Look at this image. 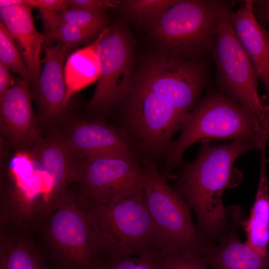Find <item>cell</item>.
<instances>
[{"label": "cell", "instance_id": "cell-1", "mask_svg": "<svg viewBox=\"0 0 269 269\" xmlns=\"http://www.w3.org/2000/svg\"><path fill=\"white\" fill-rule=\"evenodd\" d=\"M259 146L244 138L217 145L203 142L195 159L180 165L172 188L194 211L202 246L217 241L228 229L231 218L223 194L240 178L233 164L241 155Z\"/></svg>", "mask_w": 269, "mask_h": 269}, {"label": "cell", "instance_id": "cell-2", "mask_svg": "<svg viewBox=\"0 0 269 269\" xmlns=\"http://www.w3.org/2000/svg\"><path fill=\"white\" fill-rule=\"evenodd\" d=\"M179 137L170 144L162 174L182 164L185 151L197 142L248 139L260 145L268 128L241 104L221 91L208 93L184 117Z\"/></svg>", "mask_w": 269, "mask_h": 269}, {"label": "cell", "instance_id": "cell-3", "mask_svg": "<svg viewBox=\"0 0 269 269\" xmlns=\"http://www.w3.org/2000/svg\"><path fill=\"white\" fill-rule=\"evenodd\" d=\"M229 10L222 0H178L145 22L163 53L198 59L212 53L221 18Z\"/></svg>", "mask_w": 269, "mask_h": 269}, {"label": "cell", "instance_id": "cell-4", "mask_svg": "<svg viewBox=\"0 0 269 269\" xmlns=\"http://www.w3.org/2000/svg\"><path fill=\"white\" fill-rule=\"evenodd\" d=\"M41 232L58 266L69 269H99L105 252L84 204L76 191L60 197Z\"/></svg>", "mask_w": 269, "mask_h": 269}, {"label": "cell", "instance_id": "cell-5", "mask_svg": "<svg viewBox=\"0 0 269 269\" xmlns=\"http://www.w3.org/2000/svg\"><path fill=\"white\" fill-rule=\"evenodd\" d=\"M82 202L88 210L107 259L159 250L143 191L133 198L108 203Z\"/></svg>", "mask_w": 269, "mask_h": 269}, {"label": "cell", "instance_id": "cell-6", "mask_svg": "<svg viewBox=\"0 0 269 269\" xmlns=\"http://www.w3.org/2000/svg\"><path fill=\"white\" fill-rule=\"evenodd\" d=\"M145 169L135 154L108 153L79 158L75 183L79 199L108 203L135 197L143 191Z\"/></svg>", "mask_w": 269, "mask_h": 269}, {"label": "cell", "instance_id": "cell-7", "mask_svg": "<svg viewBox=\"0 0 269 269\" xmlns=\"http://www.w3.org/2000/svg\"><path fill=\"white\" fill-rule=\"evenodd\" d=\"M208 75L202 58H181L162 52L144 60L134 83L162 97L185 116L200 100Z\"/></svg>", "mask_w": 269, "mask_h": 269}, {"label": "cell", "instance_id": "cell-8", "mask_svg": "<svg viewBox=\"0 0 269 269\" xmlns=\"http://www.w3.org/2000/svg\"><path fill=\"white\" fill-rule=\"evenodd\" d=\"M144 200L153 224L159 250L171 247L201 250L192 210L167 183L154 162L142 161Z\"/></svg>", "mask_w": 269, "mask_h": 269}, {"label": "cell", "instance_id": "cell-9", "mask_svg": "<svg viewBox=\"0 0 269 269\" xmlns=\"http://www.w3.org/2000/svg\"><path fill=\"white\" fill-rule=\"evenodd\" d=\"M230 10L221 18L212 52L220 91L255 114L268 128L269 104L259 97L258 73L233 30Z\"/></svg>", "mask_w": 269, "mask_h": 269}, {"label": "cell", "instance_id": "cell-10", "mask_svg": "<svg viewBox=\"0 0 269 269\" xmlns=\"http://www.w3.org/2000/svg\"><path fill=\"white\" fill-rule=\"evenodd\" d=\"M124 102L125 123L138 148L151 156L165 154L185 116L162 97L135 83Z\"/></svg>", "mask_w": 269, "mask_h": 269}, {"label": "cell", "instance_id": "cell-11", "mask_svg": "<svg viewBox=\"0 0 269 269\" xmlns=\"http://www.w3.org/2000/svg\"><path fill=\"white\" fill-rule=\"evenodd\" d=\"M97 52L100 74L88 108L102 115L124 102L134 79L132 43L126 28L121 24L101 32Z\"/></svg>", "mask_w": 269, "mask_h": 269}, {"label": "cell", "instance_id": "cell-12", "mask_svg": "<svg viewBox=\"0 0 269 269\" xmlns=\"http://www.w3.org/2000/svg\"><path fill=\"white\" fill-rule=\"evenodd\" d=\"M72 48L64 45L45 46L43 66L37 83L30 85L37 108V118L43 131L54 129L67 115L70 101L64 66Z\"/></svg>", "mask_w": 269, "mask_h": 269}, {"label": "cell", "instance_id": "cell-13", "mask_svg": "<svg viewBox=\"0 0 269 269\" xmlns=\"http://www.w3.org/2000/svg\"><path fill=\"white\" fill-rule=\"evenodd\" d=\"M49 133L59 135L79 158L108 153L135 154L126 132L99 120L68 114Z\"/></svg>", "mask_w": 269, "mask_h": 269}, {"label": "cell", "instance_id": "cell-14", "mask_svg": "<svg viewBox=\"0 0 269 269\" xmlns=\"http://www.w3.org/2000/svg\"><path fill=\"white\" fill-rule=\"evenodd\" d=\"M31 100L30 81L18 77L0 99V135L18 151L26 152L43 135Z\"/></svg>", "mask_w": 269, "mask_h": 269}, {"label": "cell", "instance_id": "cell-15", "mask_svg": "<svg viewBox=\"0 0 269 269\" xmlns=\"http://www.w3.org/2000/svg\"><path fill=\"white\" fill-rule=\"evenodd\" d=\"M231 220L225 232L215 242L204 245L201 252L212 269H269V253L256 252L239 238V230L247 219L238 205L228 207Z\"/></svg>", "mask_w": 269, "mask_h": 269}, {"label": "cell", "instance_id": "cell-16", "mask_svg": "<svg viewBox=\"0 0 269 269\" xmlns=\"http://www.w3.org/2000/svg\"><path fill=\"white\" fill-rule=\"evenodd\" d=\"M26 152L35 162L55 199L75 183L79 158L57 134H43Z\"/></svg>", "mask_w": 269, "mask_h": 269}, {"label": "cell", "instance_id": "cell-17", "mask_svg": "<svg viewBox=\"0 0 269 269\" xmlns=\"http://www.w3.org/2000/svg\"><path fill=\"white\" fill-rule=\"evenodd\" d=\"M253 0H245L229 18L238 39L253 63L267 92L269 104V33L259 22Z\"/></svg>", "mask_w": 269, "mask_h": 269}, {"label": "cell", "instance_id": "cell-18", "mask_svg": "<svg viewBox=\"0 0 269 269\" xmlns=\"http://www.w3.org/2000/svg\"><path fill=\"white\" fill-rule=\"evenodd\" d=\"M31 8L26 5L0 8V21L16 43L30 77V85L35 84L41 71L40 53L46 41L44 34L35 28Z\"/></svg>", "mask_w": 269, "mask_h": 269}, {"label": "cell", "instance_id": "cell-19", "mask_svg": "<svg viewBox=\"0 0 269 269\" xmlns=\"http://www.w3.org/2000/svg\"><path fill=\"white\" fill-rule=\"evenodd\" d=\"M268 141V137H264L258 149L260 163L258 185L250 216L244 221L242 226L246 237L245 243L264 255L269 253V182L266 150Z\"/></svg>", "mask_w": 269, "mask_h": 269}, {"label": "cell", "instance_id": "cell-20", "mask_svg": "<svg viewBox=\"0 0 269 269\" xmlns=\"http://www.w3.org/2000/svg\"><path fill=\"white\" fill-rule=\"evenodd\" d=\"M0 269H49L28 233L0 229Z\"/></svg>", "mask_w": 269, "mask_h": 269}, {"label": "cell", "instance_id": "cell-21", "mask_svg": "<svg viewBox=\"0 0 269 269\" xmlns=\"http://www.w3.org/2000/svg\"><path fill=\"white\" fill-rule=\"evenodd\" d=\"M101 37V33L93 43L68 56L64 75L69 100L75 93L98 80L100 63L97 48Z\"/></svg>", "mask_w": 269, "mask_h": 269}, {"label": "cell", "instance_id": "cell-22", "mask_svg": "<svg viewBox=\"0 0 269 269\" xmlns=\"http://www.w3.org/2000/svg\"><path fill=\"white\" fill-rule=\"evenodd\" d=\"M162 269H207L208 265L200 250L168 248L160 250Z\"/></svg>", "mask_w": 269, "mask_h": 269}, {"label": "cell", "instance_id": "cell-23", "mask_svg": "<svg viewBox=\"0 0 269 269\" xmlns=\"http://www.w3.org/2000/svg\"><path fill=\"white\" fill-rule=\"evenodd\" d=\"M0 63L18 77L30 81L27 67L19 49L1 21H0Z\"/></svg>", "mask_w": 269, "mask_h": 269}, {"label": "cell", "instance_id": "cell-24", "mask_svg": "<svg viewBox=\"0 0 269 269\" xmlns=\"http://www.w3.org/2000/svg\"><path fill=\"white\" fill-rule=\"evenodd\" d=\"M99 269H162L160 250L108 259Z\"/></svg>", "mask_w": 269, "mask_h": 269}, {"label": "cell", "instance_id": "cell-25", "mask_svg": "<svg viewBox=\"0 0 269 269\" xmlns=\"http://www.w3.org/2000/svg\"><path fill=\"white\" fill-rule=\"evenodd\" d=\"M62 22H67L82 28L101 33L106 28L108 18L103 11L68 9L60 12Z\"/></svg>", "mask_w": 269, "mask_h": 269}, {"label": "cell", "instance_id": "cell-26", "mask_svg": "<svg viewBox=\"0 0 269 269\" xmlns=\"http://www.w3.org/2000/svg\"><path fill=\"white\" fill-rule=\"evenodd\" d=\"M178 0H128L121 2L124 10L134 18L146 21L157 16Z\"/></svg>", "mask_w": 269, "mask_h": 269}, {"label": "cell", "instance_id": "cell-27", "mask_svg": "<svg viewBox=\"0 0 269 269\" xmlns=\"http://www.w3.org/2000/svg\"><path fill=\"white\" fill-rule=\"evenodd\" d=\"M96 34L98 33L67 22H62L58 28L56 39L61 40L63 44L72 48L87 41Z\"/></svg>", "mask_w": 269, "mask_h": 269}, {"label": "cell", "instance_id": "cell-28", "mask_svg": "<svg viewBox=\"0 0 269 269\" xmlns=\"http://www.w3.org/2000/svg\"><path fill=\"white\" fill-rule=\"evenodd\" d=\"M43 23L46 42L50 43L56 39L58 28L62 23L60 12L47 7L38 8Z\"/></svg>", "mask_w": 269, "mask_h": 269}, {"label": "cell", "instance_id": "cell-29", "mask_svg": "<svg viewBox=\"0 0 269 269\" xmlns=\"http://www.w3.org/2000/svg\"><path fill=\"white\" fill-rule=\"evenodd\" d=\"M69 9L103 11L108 8L120 4L119 0H67Z\"/></svg>", "mask_w": 269, "mask_h": 269}, {"label": "cell", "instance_id": "cell-30", "mask_svg": "<svg viewBox=\"0 0 269 269\" xmlns=\"http://www.w3.org/2000/svg\"><path fill=\"white\" fill-rule=\"evenodd\" d=\"M27 5L37 9L47 7L63 13L69 9L67 0H27Z\"/></svg>", "mask_w": 269, "mask_h": 269}, {"label": "cell", "instance_id": "cell-31", "mask_svg": "<svg viewBox=\"0 0 269 269\" xmlns=\"http://www.w3.org/2000/svg\"><path fill=\"white\" fill-rule=\"evenodd\" d=\"M15 78L10 73V70L0 63V99L13 85Z\"/></svg>", "mask_w": 269, "mask_h": 269}, {"label": "cell", "instance_id": "cell-32", "mask_svg": "<svg viewBox=\"0 0 269 269\" xmlns=\"http://www.w3.org/2000/svg\"><path fill=\"white\" fill-rule=\"evenodd\" d=\"M253 7L257 17L269 25V0H254Z\"/></svg>", "mask_w": 269, "mask_h": 269}, {"label": "cell", "instance_id": "cell-33", "mask_svg": "<svg viewBox=\"0 0 269 269\" xmlns=\"http://www.w3.org/2000/svg\"><path fill=\"white\" fill-rule=\"evenodd\" d=\"M27 0H0V8L14 5H26Z\"/></svg>", "mask_w": 269, "mask_h": 269}, {"label": "cell", "instance_id": "cell-34", "mask_svg": "<svg viewBox=\"0 0 269 269\" xmlns=\"http://www.w3.org/2000/svg\"><path fill=\"white\" fill-rule=\"evenodd\" d=\"M54 269H69L57 265V266L55 267Z\"/></svg>", "mask_w": 269, "mask_h": 269}, {"label": "cell", "instance_id": "cell-35", "mask_svg": "<svg viewBox=\"0 0 269 269\" xmlns=\"http://www.w3.org/2000/svg\"><path fill=\"white\" fill-rule=\"evenodd\" d=\"M268 141H269V125L268 130Z\"/></svg>", "mask_w": 269, "mask_h": 269}]
</instances>
